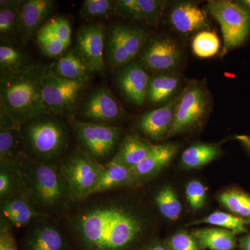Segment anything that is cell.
I'll list each match as a JSON object with an SVG mask.
<instances>
[{
	"label": "cell",
	"mask_w": 250,
	"mask_h": 250,
	"mask_svg": "<svg viewBox=\"0 0 250 250\" xmlns=\"http://www.w3.org/2000/svg\"><path fill=\"white\" fill-rule=\"evenodd\" d=\"M146 229V220L132 207L109 198L90 202L70 220L76 250H129Z\"/></svg>",
	"instance_id": "cell-1"
},
{
	"label": "cell",
	"mask_w": 250,
	"mask_h": 250,
	"mask_svg": "<svg viewBox=\"0 0 250 250\" xmlns=\"http://www.w3.org/2000/svg\"><path fill=\"white\" fill-rule=\"evenodd\" d=\"M46 69L41 64H33L24 70L1 77V112L18 127L47 114L41 95V80Z\"/></svg>",
	"instance_id": "cell-2"
},
{
	"label": "cell",
	"mask_w": 250,
	"mask_h": 250,
	"mask_svg": "<svg viewBox=\"0 0 250 250\" xmlns=\"http://www.w3.org/2000/svg\"><path fill=\"white\" fill-rule=\"evenodd\" d=\"M21 195L29 200L36 209L53 212L71 201L70 190L60 167L26 157L20 162ZM48 214V213H47Z\"/></svg>",
	"instance_id": "cell-3"
},
{
	"label": "cell",
	"mask_w": 250,
	"mask_h": 250,
	"mask_svg": "<svg viewBox=\"0 0 250 250\" xmlns=\"http://www.w3.org/2000/svg\"><path fill=\"white\" fill-rule=\"evenodd\" d=\"M27 146L41 161L56 159L68 143L66 126L58 118L46 115L38 117L22 126Z\"/></svg>",
	"instance_id": "cell-4"
},
{
	"label": "cell",
	"mask_w": 250,
	"mask_h": 250,
	"mask_svg": "<svg viewBox=\"0 0 250 250\" xmlns=\"http://www.w3.org/2000/svg\"><path fill=\"white\" fill-rule=\"evenodd\" d=\"M207 9L221 28L223 38L221 54L228 53L248 40L250 34V16L238 1H210Z\"/></svg>",
	"instance_id": "cell-5"
},
{
	"label": "cell",
	"mask_w": 250,
	"mask_h": 250,
	"mask_svg": "<svg viewBox=\"0 0 250 250\" xmlns=\"http://www.w3.org/2000/svg\"><path fill=\"white\" fill-rule=\"evenodd\" d=\"M103 167L83 152L72 153L62 161L59 167L68 185L71 202L85 201L91 196Z\"/></svg>",
	"instance_id": "cell-6"
},
{
	"label": "cell",
	"mask_w": 250,
	"mask_h": 250,
	"mask_svg": "<svg viewBox=\"0 0 250 250\" xmlns=\"http://www.w3.org/2000/svg\"><path fill=\"white\" fill-rule=\"evenodd\" d=\"M86 86L87 83L57 76L47 67L41 80V95L47 114H71Z\"/></svg>",
	"instance_id": "cell-7"
},
{
	"label": "cell",
	"mask_w": 250,
	"mask_h": 250,
	"mask_svg": "<svg viewBox=\"0 0 250 250\" xmlns=\"http://www.w3.org/2000/svg\"><path fill=\"white\" fill-rule=\"evenodd\" d=\"M210 98L203 85L192 82L179 95L175 116L168 136L183 134L201 126L209 111Z\"/></svg>",
	"instance_id": "cell-8"
},
{
	"label": "cell",
	"mask_w": 250,
	"mask_h": 250,
	"mask_svg": "<svg viewBox=\"0 0 250 250\" xmlns=\"http://www.w3.org/2000/svg\"><path fill=\"white\" fill-rule=\"evenodd\" d=\"M147 41L143 28L126 24H114L106 40V60L113 70L135 60Z\"/></svg>",
	"instance_id": "cell-9"
},
{
	"label": "cell",
	"mask_w": 250,
	"mask_h": 250,
	"mask_svg": "<svg viewBox=\"0 0 250 250\" xmlns=\"http://www.w3.org/2000/svg\"><path fill=\"white\" fill-rule=\"evenodd\" d=\"M72 125L83 152L98 162L111 155L121 138V128L108 124L75 121Z\"/></svg>",
	"instance_id": "cell-10"
},
{
	"label": "cell",
	"mask_w": 250,
	"mask_h": 250,
	"mask_svg": "<svg viewBox=\"0 0 250 250\" xmlns=\"http://www.w3.org/2000/svg\"><path fill=\"white\" fill-rule=\"evenodd\" d=\"M106 30L103 23L94 22L83 26L77 31L76 47L93 73L104 75L105 63L104 59Z\"/></svg>",
	"instance_id": "cell-11"
},
{
	"label": "cell",
	"mask_w": 250,
	"mask_h": 250,
	"mask_svg": "<svg viewBox=\"0 0 250 250\" xmlns=\"http://www.w3.org/2000/svg\"><path fill=\"white\" fill-rule=\"evenodd\" d=\"M81 108L82 116L85 119L104 124L114 123L124 114L123 107L111 90L103 86L93 90Z\"/></svg>",
	"instance_id": "cell-12"
},
{
	"label": "cell",
	"mask_w": 250,
	"mask_h": 250,
	"mask_svg": "<svg viewBox=\"0 0 250 250\" xmlns=\"http://www.w3.org/2000/svg\"><path fill=\"white\" fill-rule=\"evenodd\" d=\"M180 49L177 42L167 37H156L146 43L141 52V62L153 71H168L179 65Z\"/></svg>",
	"instance_id": "cell-13"
},
{
	"label": "cell",
	"mask_w": 250,
	"mask_h": 250,
	"mask_svg": "<svg viewBox=\"0 0 250 250\" xmlns=\"http://www.w3.org/2000/svg\"><path fill=\"white\" fill-rule=\"evenodd\" d=\"M116 80L118 88L130 103L141 106L147 98L150 77L141 62L131 61L116 69Z\"/></svg>",
	"instance_id": "cell-14"
},
{
	"label": "cell",
	"mask_w": 250,
	"mask_h": 250,
	"mask_svg": "<svg viewBox=\"0 0 250 250\" xmlns=\"http://www.w3.org/2000/svg\"><path fill=\"white\" fill-rule=\"evenodd\" d=\"M178 98L179 96L161 107L143 113L137 123L140 131L156 141L168 136L173 125Z\"/></svg>",
	"instance_id": "cell-15"
},
{
	"label": "cell",
	"mask_w": 250,
	"mask_h": 250,
	"mask_svg": "<svg viewBox=\"0 0 250 250\" xmlns=\"http://www.w3.org/2000/svg\"><path fill=\"white\" fill-rule=\"evenodd\" d=\"M169 21L172 27L183 35L206 31L208 28L207 12L192 1L174 5L169 14Z\"/></svg>",
	"instance_id": "cell-16"
},
{
	"label": "cell",
	"mask_w": 250,
	"mask_h": 250,
	"mask_svg": "<svg viewBox=\"0 0 250 250\" xmlns=\"http://www.w3.org/2000/svg\"><path fill=\"white\" fill-rule=\"evenodd\" d=\"M172 143L153 146L147 156L131 170L133 185L141 184L155 177L170 164L177 151Z\"/></svg>",
	"instance_id": "cell-17"
},
{
	"label": "cell",
	"mask_w": 250,
	"mask_h": 250,
	"mask_svg": "<svg viewBox=\"0 0 250 250\" xmlns=\"http://www.w3.org/2000/svg\"><path fill=\"white\" fill-rule=\"evenodd\" d=\"M60 229L50 221L41 222L31 228L24 242V250H69Z\"/></svg>",
	"instance_id": "cell-18"
},
{
	"label": "cell",
	"mask_w": 250,
	"mask_h": 250,
	"mask_svg": "<svg viewBox=\"0 0 250 250\" xmlns=\"http://www.w3.org/2000/svg\"><path fill=\"white\" fill-rule=\"evenodd\" d=\"M49 217V214L36 210L29 200L22 195H15L1 202V220L14 228H22L33 219Z\"/></svg>",
	"instance_id": "cell-19"
},
{
	"label": "cell",
	"mask_w": 250,
	"mask_h": 250,
	"mask_svg": "<svg viewBox=\"0 0 250 250\" xmlns=\"http://www.w3.org/2000/svg\"><path fill=\"white\" fill-rule=\"evenodd\" d=\"M48 70L62 78L87 84L93 73L75 46L59 57Z\"/></svg>",
	"instance_id": "cell-20"
},
{
	"label": "cell",
	"mask_w": 250,
	"mask_h": 250,
	"mask_svg": "<svg viewBox=\"0 0 250 250\" xmlns=\"http://www.w3.org/2000/svg\"><path fill=\"white\" fill-rule=\"evenodd\" d=\"M54 8L51 0H25L21 1L20 13L22 20V33L26 37H31L42 27V24L50 16Z\"/></svg>",
	"instance_id": "cell-21"
},
{
	"label": "cell",
	"mask_w": 250,
	"mask_h": 250,
	"mask_svg": "<svg viewBox=\"0 0 250 250\" xmlns=\"http://www.w3.org/2000/svg\"><path fill=\"white\" fill-rule=\"evenodd\" d=\"M152 146L136 134L127 135L122 141L118 152L111 161L132 170L147 156Z\"/></svg>",
	"instance_id": "cell-22"
},
{
	"label": "cell",
	"mask_w": 250,
	"mask_h": 250,
	"mask_svg": "<svg viewBox=\"0 0 250 250\" xmlns=\"http://www.w3.org/2000/svg\"><path fill=\"white\" fill-rule=\"evenodd\" d=\"M133 185L131 170L121 164L109 161L103 165L100 178L92 195Z\"/></svg>",
	"instance_id": "cell-23"
},
{
	"label": "cell",
	"mask_w": 250,
	"mask_h": 250,
	"mask_svg": "<svg viewBox=\"0 0 250 250\" xmlns=\"http://www.w3.org/2000/svg\"><path fill=\"white\" fill-rule=\"evenodd\" d=\"M27 145L21 128L11 126L0 129V161H22L27 157Z\"/></svg>",
	"instance_id": "cell-24"
},
{
	"label": "cell",
	"mask_w": 250,
	"mask_h": 250,
	"mask_svg": "<svg viewBox=\"0 0 250 250\" xmlns=\"http://www.w3.org/2000/svg\"><path fill=\"white\" fill-rule=\"evenodd\" d=\"M179 84L180 80L177 75L170 72H157L150 77L146 100L154 105L166 103L178 90Z\"/></svg>",
	"instance_id": "cell-25"
},
{
	"label": "cell",
	"mask_w": 250,
	"mask_h": 250,
	"mask_svg": "<svg viewBox=\"0 0 250 250\" xmlns=\"http://www.w3.org/2000/svg\"><path fill=\"white\" fill-rule=\"evenodd\" d=\"M191 233L205 250H234L236 248V233L225 229H199Z\"/></svg>",
	"instance_id": "cell-26"
},
{
	"label": "cell",
	"mask_w": 250,
	"mask_h": 250,
	"mask_svg": "<svg viewBox=\"0 0 250 250\" xmlns=\"http://www.w3.org/2000/svg\"><path fill=\"white\" fill-rule=\"evenodd\" d=\"M21 162V161H20ZM20 162L0 161V200L21 195L22 177Z\"/></svg>",
	"instance_id": "cell-27"
},
{
	"label": "cell",
	"mask_w": 250,
	"mask_h": 250,
	"mask_svg": "<svg viewBox=\"0 0 250 250\" xmlns=\"http://www.w3.org/2000/svg\"><path fill=\"white\" fill-rule=\"evenodd\" d=\"M220 152L218 145L197 143L184 151L181 157V165L185 168H197L214 160Z\"/></svg>",
	"instance_id": "cell-28"
},
{
	"label": "cell",
	"mask_w": 250,
	"mask_h": 250,
	"mask_svg": "<svg viewBox=\"0 0 250 250\" xmlns=\"http://www.w3.org/2000/svg\"><path fill=\"white\" fill-rule=\"evenodd\" d=\"M32 65L25 52L9 42L1 41L0 45L1 77L21 71Z\"/></svg>",
	"instance_id": "cell-29"
},
{
	"label": "cell",
	"mask_w": 250,
	"mask_h": 250,
	"mask_svg": "<svg viewBox=\"0 0 250 250\" xmlns=\"http://www.w3.org/2000/svg\"><path fill=\"white\" fill-rule=\"evenodd\" d=\"M220 203L231 214L250 224V195L247 192L232 188L222 192L218 197Z\"/></svg>",
	"instance_id": "cell-30"
},
{
	"label": "cell",
	"mask_w": 250,
	"mask_h": 250,
	"mask_svg": "<svg viewBox=\"0 0 250 250\" xmlns=\"http://www.w3.org/2000/svg\"><path fill=\"white\" fill-rule=\"evenodd\" d=\"M20 2L21 1H0V32L1 35H15L22 33Z\"/></svg>",
	"instance_id": "cell-31"
},
{
	"label": "cell",
	"mask_w": 250,
	"mask_h": 250,
	"mask_svg": "<svg viewBox=\"0 0 250 250\" xmlns=\"http://www.w3.org/2000/svg\"><path fill=\"white\" fill-rule=\"evenodd\" d=\"M155 203L161 214L167 220L175 221L180 216L182 204L172 187L161 188L156 194Z\"/></svg>",
	"instance_id": "cell-32"
},
{
	"label": "cell",
	"mask_w": 250,
	"mask_h": 250,
	"mask_svg": "<svg viewBox=\"0 0 250 250\" xmlns=\"http://www.w3.org/2000/svg\"><path fill=\"white\" fill-rule=\"evenodd\" d=\"M201 224H208L220 228L225 229L233 231L236 234L248 233L246 225L248 223L241 218L231 213L223 211H215L201 220H196L190 225H197Z\"/></svg>",
	"instance_id": "cell-33"
},
{
	"label": "cell",
	"mask_w": 250,
	"mask_h": 250,
	"mask_svg": "<svg viewBox=\"0 0 250 250\" xmlns=\"http://www.w3.org/2000/svg\"><path fill=\"white\" fill-rule=\"evenodd\" d=\"M220 48V39L214 31H200L197 33L192 40V52L200 58L207 59L213 57L218 53Z\"/></svg>",
	"instance_id": "cell-34"
},
{
	"label": "cell",
	"mask_w": 250,
	"mask_h": 250,
	"mask_svg": "<svg viewBox=\"0 0 250 250\" xmlns=\"http://www.w3.org/2000/svg\"><path fill=\"white\" fill-rule=\"evenodd\" d=\"M116 9V1L111 0H85L81 6V17L88 22L107 18Z\"/></svg>",
	"instance_id": "cell-35"
},
{
	"label": "cell",
	"mask_w": 250,
	"mask_h": 250,
	"mask_svg": "<svg viewBox=\"0 0 250 250\" xmlns=\"http://www.w3.org/2000/svg\"><path fill=\"white\" fill-rule=\"evenodd\" d=\"M37 42L45 55L49 57H60L67 52L69 45L62 42L58 38L41 28L38 31Z\"/></svg>",
	"instance_id": "cell-36"
},
{
	"label": "cell",
	"mask_w": 250,
	"mask_h": 250,
	"mask_svg": "<svg viewBox=\"0 0 250 250\" xmlns=\"http://www.w3.org/2000/svg\"><path fill=\"white\" fill-rule=\"evenodd\" d=\"M164 244L169 250H205L191 233L184 231L174 233Z\"/></svg>",
	"instance_id": "cell-37"
},
{
	"label": "cell",
	"mask_w": 250,
	"mask_h": 250,
	"mask_svg": "<svg viewBox=\"0 0 250 250\" xmlns=\"http://www.w3.org/2000/svg\"><path fill=\"white\" fill-rule=\"evenodd\" d=\"M42 29L58 38L70 45L71 42L72 29L70 21L63 17L52 18L42 26Z\"/></svg>",
	"instance_id": "cell-38"
},
{
	"label": "cell",
	"mask_w": 250,
	"mask_h": 250,
	"mask_svg": "<svg viewBox=\"0 0 250 250\" xmlns=\"http://www.w3.org/2000/svg\"><path fill=\"white\" fill-rule=\"evenodd\" d=\"M186 197L192 209L197 210L205 205L207 189L199 181H191L186 187Z\"/></svg>",
	"instance_id": "cell-39"
},
{
	"label": "cell",
	"mask_w": 250,
	"mask_h": 250,
	"mask_svg": "<svg viewBox=\"0 0 250 250\" xmlns=\"http://www.w3.org/2000/svg\"><path fill=\"white\" fill-rule=\"evenodd\" d=\"M145 22L152 27H156L164 9V1L158 0H138Z\"/></svg>",
	"instance_id": "cell-40"
},
{
	"label": "cell",
	"mask_w": 250,
	"mask_h": 250,
	"mask_svg": "<svg viewBox=\"0 0 250 250\" xmlns=\"http://www.w3.org/2000/svg\"><path fill=\"white\" fill-rule=\"evenodd\" d=\"M116 9L125 15L139 21H145L138 0H118L116 1Z\"/></svg>",
	"instance_id": "cell-41"
},
{
	"label": "cell",
	"mask_w": 250,
	"mask_h": 250,
	"mask_svg": "<svg viewBox=\"0 0 250 250\" xmlns=\"http://www.w3.org/2000/svg\"><path fill=\"white\" fill-rule=\"evenodd\" d=\"M0 250H18L12 227L2 220L0 223Z\"/></svg>",
	"instance_id": "cell-42"
},
{
	"label": "cell",
	"mask_w": 250,
	"mask_h": 250,
	"mask_svg": "<svg viewBox=\"0 0 250 250\" xmlns=\"http://www.w3.org/2000/svg\"><path fill=\"white\" fill-rule=\"evenodd\" d=\"M140 250H169L164 243L154 240L143 246Z\"/></svg>",
	"instance_id": "cell-43"
},
{
	"label": "cell",
	"mask_w": 250,
	"mask_h": 250,
	"mask_svg": "<svg viewBox=\"0 0 250 250\" xmlns=\"http://www.w3.org/2000/svg\"><path fill=\"white\" fill-rule=\"evenodd\" d=\"M239 246L241 250H250V234L240 238Z\"/></svg>",
	"instance_id": "cell-44"
},
{
	"label": "cell",
	"mask_w": 250,
	"mask_h": 250,
	"mask_svg": "<svg viewBox=\"0 0 250 250\" xmlns=\"http://www.w3.org/2000/svg\"><path fill=\"white\" fill-rule=\"evenodd\" d=\"M237 139L239 140L242 143L246 146V147L249 149L250 152V138L246 136H238Z\"/></svg>",
	"instance_id": "cell-45"
},
{
	"label": "cell",
	"mask_w": 250,
	"mask_h": 250,
	"mask_svg": "<svg viewBox=\"0 0 250 250\" xmlns=\"http://www.w3.org/2000/svg\"><path fill=\"white\" fill-rule=\"evenodd\" d=\"M238 3L246 9L250 16V0H243V1H238Z\"/></svg>",
	"instance_id": "cell-46"
}]
</instances>
